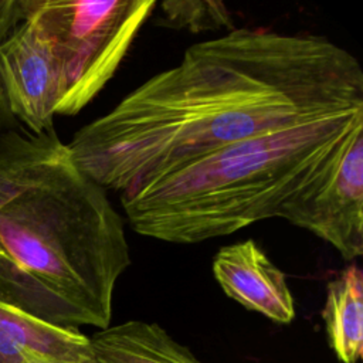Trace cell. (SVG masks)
I'll return each mask as SVG.
<instances>
[{"label":"cell","instance_id":"10","mask_svg":"<svg viewBox=\"0 0 363 363\" xmlns=\"http://www.w3.org/2000/svg\"><path fill=\"white\" fill-rule=\"evenodd\" d=\"M329 346L342 363H357L363 354V272L350 262L326 285L322 311Z\"/></svg>","mask_w":363,"mask_h":363},{"label":"cell","instance_id":"1","mask_svg":"<svg viewBox=\"0 0 363 363\" xmlns=\"http://www.w3.org/2000/svg\"><path fill=\"white\" fill-rule=\"evenodd\" d=\"M345 111H363L353 54L320 35L242 27L190 45L67 146L121 194L233 143Z\"/></svg>","mask_w":363,"mask_h":363},{"label":"cell","instance_id":"9","mask_svg":"<svg viewBox=\"0 0 363 363\" xmlns=\"http://www.w3.org/2000/svg\"><path fill=\"white\" fill-rule=\"evenodd\" d=\"M89 342L99 363H203L153 322L109 325L95 332Z\"/></svg>","mask_w":363,"mask_h":363},{"label":"cell","instance_id":"6","mask_svg":"<svg viewBox=\"0 0 363 363\" xmlns=\"http://www.w3.org/2000/svg\"><path fill=\"white\" fill-rule=\"evenodd\" d=\"M0 88L11 116L28 132L54 129L64 74L50 37L28 16L0 44Z\"/></svg>","mask_w":363,"mask_h":363},{"label":"cell","instance_id":"4","mask_svg":"<svg viewBox=\"0 0 363 363\" xmlns=\"http://www.w3.org/2000/svg\"><path fill=\"white\" fill-rule=\"evenodd\" d=\"M155 0H23L24 16L50 37L64 74L57 115L82 111L115 75Z\"/></svg>","mask_w":363,"mask_h":363},{"label":"cell","instance_id":"14","mask_svg":"<svg viewBox=\"0 0 363 363\" xmlns=\"http://www.w3.org/2000/svg\"><path fill=\"white\" fill-rule=\"evenodd\" d=\"M79 363H99V362L95 359V356H92V357L85 359V360H82V362H79Z\"/></svg>","mask_w":363,"mask_h":363},{"label":"cell","instance_id":"7","mask_svg":"<svg viewBox=\"0 0 363 363\" xmlns=\"http://www.w3.org/2000/svg\"><path fill=\"white\" fill-rule=\"evenodd\" d=\"M213 275L224 294L248 311L277 323H291L295 303L285 274L254 240L221 247L213 259Z\"/></svg>","mask_w":363,"mask_h":363},{"label":"cell","instance_id":"2","mask_svg":"<svg viewBox=\"0 0 363 363\" xmlns=\"http://www.w3.org/2000/svg\"><path fill=\"white\" fill-rule=\"evenodd\" d=\"M129 264L121 214L55 130L0 133V302L102 330Z\"/></svg>","mask_w":363,"mask_h":363},{"label":"cell","instance_id":"3","mask_svg":"<svg viewBox=\"0 0 363 363\" xmlns=\"http://www.w3.org/2000/svg\"><path fill=\"white\" fill-rule=\"evenodd\" d=\"M363 111H345L221 147L119 194L130 228L196 244L278 217L282 206L322 179Z\"/></svg>","mask_w":363,"mask_h":363},{"label":"cell","instance_id":"5","mask_svg":"<svg viewBox=\"0 0 363 363\" xmlns=\"http://www.w3.org/2000/svg\"><path fill=\"white\" fill-rule=\"evenodd\" d=\"M278 217L329 242L347 262L363 255V126L332 169L289 199Z\"/></svg>","mask_w":363,"mask_h":363},{"label":"cell","instance_id":"13","mask_svg":"<svg viewBox=\"0 0 363 363\" xmlns=\"http://www.w3.org/2000/svg\"><path fill=\"white\" fill-rule=\"evenodd\" d=\"M14 118L11 116L10 111H9V106L6 104V98L3 95V91L0 88V133H3L4 130L10 129L14 123Z\"/></svg>","mask_w":363,"mask_h":363},{"label":"cell","instance_id":"8","mask_svg":"<svg viewBox=\"0 0 363 363\" xmlns=\"http://www.w3.org/2000/svg\"><path fill=\"white\" fill-rule=\"evenodd\" d=\"M94 356L89 337L0 302V363H79Z\"/></svg>","mask_w":363,"mask_h":363},{"label":"cell","instance_id":"12","mask_svg":"<svg viewBox=\"0 0 363 363\" xmlns=\"http://www.w3.org/2000/svg\"><path fill=\"white\" fill-rule=\"evenodd\" d=\"M23 18V0H0V44Z\"/></svg>","mask_w":363,"mask_h":363},{"label":"cell","instance_id":"11","mask_svg":"<svg viewBox=\"0 0 363 363\" xmlns=\"http://www.w3.org/2000/svg\"><path fill=\"white\" fill-rule=\"evenodd\" d=\"M163 20L169 27L191 33L231 28L233 20L227 6L213 0H169L160 4Z\"/></svg>","mask_w":363,"mask_h":363}]
</instances>
